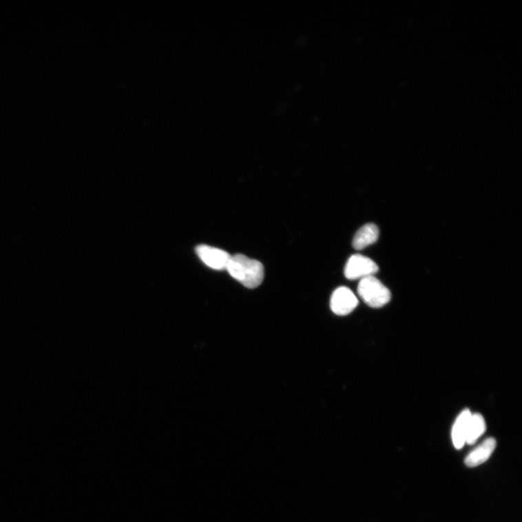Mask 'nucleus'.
<instances>
[{
    "mask_svg": "<svg viewBox=\"0 0 522 522\" xmlns=\"http://www.w3.org/2000/svg\"><path fill=\"white\" fill-rule=\"evenodd\" d=\"M196 251L205 265L218 271L227 269L231 257L226 251L208 245L198 246Z\"/></svg>",
    "mask_w": 522,
    "mask_h": 522,
    "instance_id": "obj_5",
    "label": "nucleus"
},
{
    "mask_svg": "<svg viewBox=\"0 0 522 522\" xmlns=\"http://www.w3.org/2000/svg\"><path fill=\"white\" fill-rule=\"evenodd\" d=\"M358 305V298L346 286L337 288L331 297V309L334 313L338 315L350 314Z\"/></svg>",
    "mask_w": 522,
    "mask_h": 522,
    "instance_id": "obj_4",
    "label": "nucleus"
},
{
    "mask_svg": "<svg viewBox=\"0 0 522 522\" xmlns=\"http://www.w3.org/2000/svg\"><path fill=\"white\" fill-rule=\"evenodd\" d=\"M497 448V441L490 437L472 451L465 459L467 466L473 468L487 461Z\"/></svg>",
    "mask_w": 522,
    "mask_h": 522,
    "instance_id": "obj_6",
    "label": "nucleus"
},
{
    "mask_svg": "<svg viewBox=\"0 0 522 522\" xmlns=\"http://www.w3.org/2000/svg\"><path fill=\"white\" fill-rule=\"evenodd\" d=\"M472 412L464 409L457 418L452 429V441L457 449H461L466 443L467 430Z\"/></svg>",
    "mask_w": 522,
    "mask_h": 522,
    "instance_id": "obj_7",
    "label": "nucleus"
},
{
    "mask_svg": "<svg viewBox=\"0 0 522 522\" xmlns=\"http://www.w3.org/2000/svg\"><path fill=\"white\" fill-rule=\"evenodd\" d=\"M378 271L379 267L374 260L362 255L356 254L352 255L348 260L344 273L347 279L354 280L374 276Z\"/></svg>",
    "mask_w": 522,
    "mask_h": 522,
    "instance_id": "obj_3",
    "label": "nucleus"
},
{
    "mask_svg": "<svg viewBox=\"0 0 522 522\" xmlns=\"http://www.w3.org/2000/svg\"><path fill=\"white\" fill-rule=\"evenodd\" d=\"M379 236L378 227L374 224H367L355 233L353 246L355 250H363L365 247L376 242Z\"/></svg>",
    "mask_w": 522,
    "mask_h": 522,
    "instance_id": "obj_8",
    "label": "nucleus"
},
{
    "mask_svg": "<svg viewBox=\"0 0 522 522\" xmlns=\"http://www.w3.org/2000/svg\"><path fill=\"white\" fill-rule=\"evenodd\" d=\"M358 293L365 304L375 309L387 305L391 299L388 288L374 276L361 280Z\"/></svg>",
    "mask_w": 522,
    "mask_h": 522,
    "instance_id": "obj_2",
    "label": "nucleus"
},
{
    "mask_svg": "<svg viewBox=\"0 0 522 522\" xmlns=\"http://www.w3.org/2000/svg\"><path fill=\"white\" fill-rule=\"evenodd\" d=\"M486 430V423L484 417L480 414H472L470 419L468 430H467L466 443L473 445Z\"/></svg>",
    "mask_w": 522,
    "mask_h": 522,
    "instance_id": "obj_9",
    "label": "nucleus"
},
{
    "mask_svg": "<svg viewBox=\"0 0 522 522\" xmlns=\"http://www.w3.org/2000/svg\"><path fill=\"white\" fill-rule=\"evenodd\" d=\"M227 270L233 279L250 289L258 287L264 278L263 264L242 254L231 257Z\"/></svg>",
    "mask_w": 522,
    "mask_h": 522,
    "instance_id": "obj_1",
    "label": "nucleus"
}]
</instances>
